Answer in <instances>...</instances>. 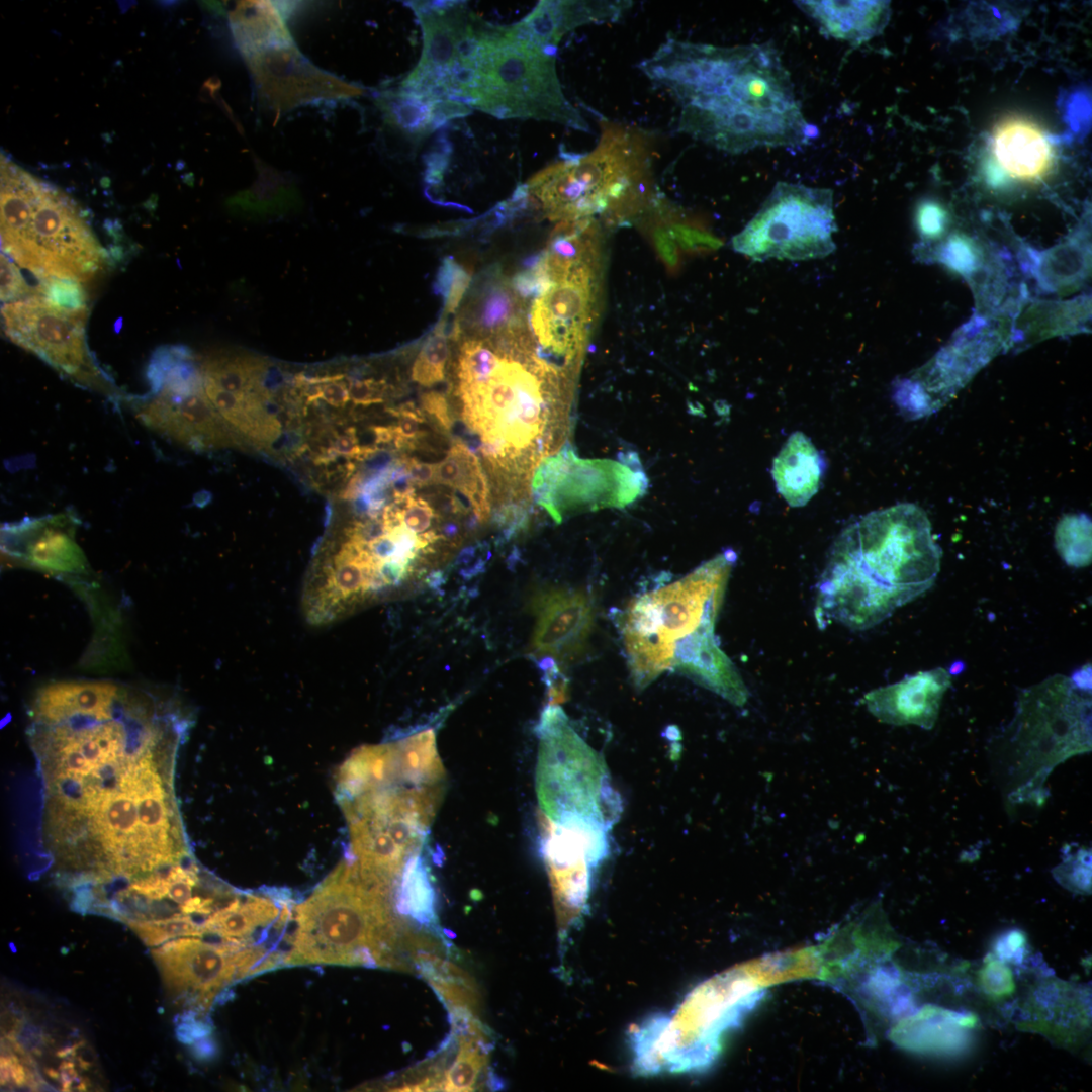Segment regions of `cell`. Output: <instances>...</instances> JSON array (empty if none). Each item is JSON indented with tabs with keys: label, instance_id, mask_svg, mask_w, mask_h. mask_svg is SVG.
I'll return each mask as SVG.
<instances>
[{
	"label": "cell",
	"instance_id": "obj_16",
	"mask_svg": "<svg viewBox=\"0 0 1092 1092\" xmlns=\"http://www.w3.org/2000/svg\"><path fill=\"white\" fill-rule=\"evenodd\" d=\"M259 103L279 117L314 101L358 97L364 89L314 66L289 42L244 58Z\"/></svg>",
	"mask_w": 1092,
	"mask_h": 1092
},
{
	"label": "cell",
	"instance_id": "obj_41",
	"mask_svg": "<svg viewBox=\"0 0 1092 1092\" xmlns=\"http://www.w3.org/2000/svg\"><path fill=\"white\" fill-rule=\"evenodd\" d=\"M978 981L982 991L991 999H1005L1015 991L1013 972L1004 961L993 954L984 959V966L978 972Z\"/></svg>",
	"mask_w": 1092,
	"mask_h": 1092
},
{
	"label": "cell",
	"instance_id": "obj_49",
	"mask_svg": "<svg viewBox=\"0 0 1092 1092\" xmlns=\"http://www.w3.org/2000/svg\"><path fill=\"white\" fill-rule=\"evenodd\" d=\"M423 410L432 416L445 430L453 428L446 397L439 392L430 391L421 396Z\"/></svg>",
	"mask_w": 1092,
	"mask_h": 1092
},
{
	"label": "cell",
	"instance_id": "obj_51",
	"mask_svg": "<svg viewBox=\"0 0 1092 1092\" xmlns=\"http://www.w3.org/2000/svg\"><path fill=\"white\" fill-rule=\"evenodd\" d=\"M470 280V274L460 266L449 288L448 294L444 299L445 311L447 313H453L458 308L469 286Z\"/></svg>",
	"mask_w": 1092,
	"mask_h": 1092
},
{
	"label": "cell",
	"instance_id": "obj_15",
	"mask_svg": "<svg viewBox=\"0 0 1092 1092\" xmlns=\"http://www.w3.org/2000/svg\"><path fill=\"white\" fill-rule=\"evenodd\" d=\"M599 254L578 259L549 276L535 297L531 334L542 355L577 371L597 312Z\"/></svg>",
	"mask_w": 1092,
	"mask_h": 1092
},
{
	"label": "cell",
	"instance_id": "obj_40",
	"mask_svg": "<svg viewBox=\"0 0 1092 1092\" xmlns=\"http://www.w3.org/2000/svg\"><path fill=\"white\" fill-rule=\"evenodd\" d=\"M128 925L149 946H158L184 936H200L201 933V923L185 914L164 919L129 921Z\"/></svg>",
	"mask_w": 1092,
	"mask_h": 1092
},
{
	"label": "cell",
	"instance_id": "obj_22",
	"mask_svg": "<svg viewBox=\"0 0 1092 1092\" xmlns=\"http://www.w3.org/2000/svg\"><path fill=\"white\" fill-rule=\"evenodd\" d=\"M671 670L742 707L749 693L736 667L721 650L714 628H702L673 645Z\"/></svg>",
	"mask_w": 1092,
	"mask_h": 1092
},
{
	"label": "cell",
	"instance_id": "obj_48",
	"mask_svg": "<svg viewBox=\"0 0 1092 1092\" xmlns=\"http://www.w3.org/2000/svg\"><path fill=\"white\" fill-rule=\"evenodd\" d=\"M651 240L665 267L670 271H676L679 265L677 245L666 225L654 226L651 231Z\"/></svg>",
	"mask_w": 1092,
	"mask_h": 1092
},
{
	"label": "cell",
	"instance_id": "obj_24",
	"mask_svg": "<svg viewBox=\"0 0 1092 1092\" xmlns=\"http://www.w3.org/2000/svg\"><path fill=\"white\" fill-rule=\"evenodd\" d=\"M630 5L629 1H539L517 25L536 42L557 49L568 31L589 23L616 21Z\"/></svg>",
	"mask_w": 1092,
	"mask_h": 1092
},
{
	"label": "cell",
	"instance_id": "obj_34",
	"mask_svg": "<svg viewBox=\"0 0 1092 1092\" xmlns=\"http://www.w3.org/2000/svg\"><path fill=\"white\" fill-rule=\"evenodd\" d=\"M435 466L436 483L450 486L464 493L471 503L473 513L480 520H486L489 517L488 485L474 453L459 441Z\"/></svg>",
	"mask_w": 1092,
	"mask_h": 1092
},
{
	"label": "cell",
	"instance_id": "obj_53",
	"mask_svg": "<svg viewBox=\"0 0 1092 1092\" xmlns=\"http://www.w3.org/2000/svg\"><path fill=\"white\" fill-rule=\"evenodd\" d=\"M321 398L332 406H345L350 400V395L348 387L345 382H343V378L322 384Z\"/></svg>",
	"mask_w": 1092,
	"mask_h": 1092
},
{
	"label": "cell",
	"instance_id": "obj_23",
	"mask_svg": "<svg viewBox=\"0 0 1092 1092\" xmlns=\"http://www.w3.org/2000/svg\"><path fill=\"white\" fill-rule=\"evenodd\" d=\"M978 1023L975 1014L926 1005L896 1026L892 1037L898 1044L917 1053L953 1055L967 1048L970 1031Z\"/></svg>",
	"mask_w": 1092,
	"mask_h": 1092
},
{
	"label": "cell",
	"instance_id": "obj_38",
	"mask_svg": "<svg viewBox=\"0 0 1092 1092\" xmlns=\"http://www.w3.org/2000/svg\"><path fill=\"white\" fill-rule=\"evenodd\" d=\"M449 354L445 323L441 321L423 344L412 367V379L423 386L443 381Z\"/></svg>",
	"mask_w": 1092,
	"mask_h": 1092
},
{
	"label": "cell",
	"instance_id": "obj_20",
	"mask_svg": "<svg viewBox=\"0 0 1092 1092\" xmlns=\"http://www.w3.org/2000/svg\"><path fill=\"white\" fill-rule=\"evenodd\" d=\"M531 608L536 616L535 654L569 662L583 653L594 624V606L587 594L545 589L534 596Z\"/></svg>",
	"mask_w": 1092,
	"mask_h": 1092
},
{
	"label": "cell",
	"instance_id": "obj_42",
	"mask_svg": "<svg viewBox=\"0 0 1092 1092\" xmlns=\"http://www.w3.org/2000/svg\"><path fill=\"white\" fill-rule=\"evenodd\" d=\"M666 228L675 244L686 252L707 253L722 245L717 237L694 223L675 222Z\"/></svg>",
	"mask_w": 1092,
	"mask_h": 1092
},
{
	"label": "cell",
	"instance_id": "obj_29",
	"mask_svg": "<svg viewBox=\"0 0 1092 1092\" xmlns=\"http://www.w3.org/2000/svg\"><path fill=\"white\" fill-rule=\"evenodd\" d=\"M255 162L257 179L250 188L229 200L232 211L250 220H262L300 209L302 199L293 178L259 158Z\"/></svg>",
	"mask_w": 1092,
	"mask_h": 1092
},
{
	"label": "cell",
	"instance_id": "obj_56",
	"mask_svg": "<svg viewBox=\"0 0 1092 1092\" xmlns=\"http://www.w3.org/2000/svg\"><path fill=\"white\" fill-rule=\"evenodd\" d=\"M444 582V574L441 571L433 572L428 577V583L435 588H438Z\"/></svg>",
	"mask_w": 1092,
	"mask_h": 1092
},
{
	"label": "cell",
	"instance_id": "obj_5",
	"mask_svg": "<svg viewBox=\"0 0 1092 1092\" xmlns=\"http://www.w3.org/2000/svg\"><path fill=\"white\" fill-rule=\"evenodd\" d=\"M0 174L3 254L40 283L81 284L101 271L106 252L70 196L3 153Z\"/></svg>",
	"mask_w": 1092,
	"mask_h": 1092
},
{
	"label": "cell",
	"instance_id": "obj_9",
	"mask_svg": "<svg viewBox=\"0 0 1092 1092\" xmlns=\"http://www.w3.org/2000/svg\"><path fill=\"white\" fill-rule=\"evenodd\" d=\"M831 550L851 561L900 606L934 584L942 554L926 513L910 503L863 516L843 530Z\"/></svg>",
	"mask_w": 1092,
	"mask_h": 1092
},
{
	"label": "cell",
	"instance_id": "obj_43",
	"mask_svg": "<svg viewBox=\"0 0 1092 1092\" xmlns=\"http://www.w3.org/2000/svg\"><path fill=\"white\" fill-rule=\"evenodd\" d=\"M916 223L922 236L928 239L937 238L945 231L948 223V213L941 204L926 200L920 203L917 208Z\"/></svg>",
	"mask_w": 1092,
	"mask_h": 1092
},
{
	"label": "cell",
	"instance_id": "obj_28",
	"mask_svg": "<svg viewBox=\"0 0 1092 1092\" xmlns=\"http://www.w3.org/2000/svg\"><path fill=\"white\" fill-rule=\"evenodd\" d=\"M282 903L262 895L234 898L217 908L201 923V938L211 942L248 944L259 929L277 923Z\"/></svg>",
	"mask_w": 1092,
	"mask_h": 1092
},
{
	"label": "cell",
	"instance_id": "obj_4",
	"mask_svg": "<svg viewBox=\"0 0 1092 1092\" xmlns=\"http://www.w3.org/2000/svg\"><path fill=\"white\" fill-rule=\"evenodd\" d=\"M597 147L571 154L534 175L529 201L552 221L583 218L622 224L653 201L652 149L646 132L604 120Z\"/></svg>",
	"mask_w": 1092,
	"mask_h": 1092
},
{
	"label": "cell",
	"instance_id": "obj_6",
	"mask_svg": "<svg viewBox=\"0 0 1092 1092\" xmlns=\"http://www.w3.org/2000/svg\"><path fill=\"white\" fill-rule=\"evenodd\" d=\"M390 888L363 875L353 861L339 864L309 898L293 906L295 929L283 964L400 967Z\"/></svg>",
	"mask_w": 1092,
	"mask_h": 1092
},
{
	"label": "cell",
	"instance_id": "obj_19",
	"mask_svg": "<svg viewBox=\"0 0 1092 1092\" xmlns=\"http://www.w3.org/2000/svg\"><path fill=\"white\" fill-rule=\"evenodd\" d=\"M246 944L179 937L152 950L167 987L196 994L204 1007L216 992L237 980L235 951Z\"/></svg>",
	"mask_w": 1092,
	"mask_h": 1092
},
{
	"label": "cell",
	"instance_id": "obj_52",
	"mask_svg": "<svg viewBox=\"0 0 1092 1092\" xmlns=\"http://www.w3.org/2000/svg\"><path fill=\"white\" fill-rule=\"evenodd\" d=\"M406 471L415 485L426 486L436 483V466L418 461L415 458H404Z\"/></svg>",
	"mask_w": 1092,
	"mask_h": 1092
},
{
	"label": "cell",
	"instance_id": "obj_8",
	"mask_svg": "<svg viewBox=\"0 0 1092 1092\" xmlns=\"http://www.w3.org/2000/svg\"><path fill=\"white\" fill-rule=\"evenodd\" d=\"M736 559L726 550L681 579L633 599L619 619L627 660L658 674L671 670L674 643L714 628Z\"/></svg>",
	"mask_w": 1092,
	"mask_h": 1092
},
{
	"label": "cell",
	"instance_id": "obj_21",
	"mask_svg": "<svg viewBox=\"0 0 1092 1092\" xmlns=\"http://www.w3.org/2000/svg\"><path fill=\"white\" fill-rule=\"evenodd\" d=\"M942 667L913 675L864 695L863 704L879 721L896 726L915 725L930 730L938 718L942 698L950 687Z\"/></svg>",
	"mask_w": 1092,
	"mask_h": 1092
},
{
	"label": "cell",
	"instance_id": "obj_26",
	"mask_svg": "<svg viewBox=\"0 0 1092 1092\" xmlns=\"http://www.w3.org/2000/svg\"><path fill=\"white\" fill-rule=\"evenodd\" d=\"M827 36L851 44L868 41L882 31L890 16L886 1H797Z\"/></svg>",
	"mask_w": 1092,
	"mask_h": 1092
},
{
	"label": "cell",
	"instance_id": "obj_47",
	"mask_svg": "<svg viewBox=\"0 0 1092 1092\" xmlns=\"http://www.w3.org/2000/svg\"><path fill=\"white\" fill-rule=\"evenodd\" d=\"M350 399L355 404L370 405L383 401L385 381L375 379L353 380L348 387Z\"/></svg>",
	"mask_w": 1092,
	"mask_h": 1092
},
{
	"label": "cell",
	"instance_id": "obj_27",
	"mask_svg": "<svg viewBox=\"0 0 1092 1092\" xmlns=\"http://www.w3.org/2000/svg\"><path fill=\"white\" fill-rule=\"evenodd\" d=\"M826 466L804 433H792L772 462L777 491L791 507L805 506L819 490Z\"/></svg>",
	"mask_w": 1092,
	"mask_h": 1092
},
{
	"label": "cell",
	"instance_id": "obj_32",
	"mask_svg": "<svg viewBox=\"0 0 1092 1092\" xmlns=\"http://www.w3.org/2000/svg\"><path fill=\"white\" fill-rule=\"evenodd\" d=\"M283 17L274 2H239L230 13V24L243 58L292 42Z\"/></svg>",
	"mask_w": 1092,
	"mask_h": 1092
},
{
	"label": "cell",
	"instance_id": "obj_57",
	"mask_svg": "<svg viewBox=\"0 0 1092 1092\" xmlns=\"http://www.w3.org/2000/svg\"><path fill=\"white\" fill-rule=\"evenodd\" d=\"M459 531V526L453 522L446 523L443 526V534L448 537L455 536Z\"/></svg>",
	"mask_w": 1092,
	"mask_h": 1092
},
{
	"label": "cell",
	"instance_id": "obj_37",
	"mask_svg": "<svg viewBox=\"0 0 1092 1092\" xmlns=\"http://www.w3.org/2000/svg\"><path fill=\"white\" fill-rule=\"evenodd\" d=\"M482 1033L475 1030L460 1040L459 1052L439 1087L445 1091H471L484 1069L487 1055L481 1044Z\"/></svg>",
	"mask_w": 1092,
	"mask_h": 1092
},
{
	"label": "cell",
	"instance_id": "obj_33",
	"mask_svg": "<svg viewBox=\"0 0 1092 1092\" xmlns=\"http://www.w3.org/2000/svg\"><path fill=\"white\" fill-rule=\"evenodd\" d=\"M438 99L398 87L379 92L376 103L387 125L418 139L441 126L436 111Z\"/></svg>",
	"mask_w": 1092,
	"mask_h": 1092
},
{
	"label": "cell",
	"instance_id": "obj_12",
	"mask_svg": "<svg viewBox=\"0 0 1092 1092\" xmlns=\"http://www.w3.org/2000/svg\"><path fill=\"white\" fill-rule=\"evenodd\" d=\"M836 229L831 190L779 182L732 247L754 261L823 258Z\"/></svg>",
	"mask_w": 1092,
	"mask_h": 1092
},
{
	"label": "cell",
	"instance_id": "obj_44",
	"mask_svg": "<svg viewBox=\"0 0 1092 1092\" xmlns=\"http://www.w3.org/2000/svg\"><path fill=\"white\" fill-rule=\"evenodd\" d=\"M1 301H13L26 296L32 290L23 279L16 264L1 253Z\"/></svg>",
	"mask_w": 1092,
	"mask_h": 1092
},
{
	"label": "cell",
	"instance_id": "obj_58",
	"mask_svg": "<svg viewBox=\"0 0 1092 1092\" xmlns=\"http://www.w3.org/2000/svg\"><path fill=\"white\" fill-rule=\"evenodd\" d=\"M964 669H965V663L962 662V661H956L950 665L948 673L950 675H956V674L961 673Z\"/></svg>",
	"mask_w": 1092,
	"mask_h": 1092
},
{
	"label": "cell",
	"instance_id": "obj_35",
	"mask_svg": "<svg viewBox=\"0 0 1092 1092\" xmlns=\"http://www.w3.org/2000/svg\"><path fill=\"white\" fill-rule=\"evenodd\" d=\"M397 894V906L405 914L423 923L435 918V893L423 857L414 853L405 862Z\"/></svg>",
	"mask_w": 1092,
	"mask_h": 1092
},
{
	"label": "cell",
	"instance_id": "obj_25",
	"mask_svg": "<svg viewBox=\"0 0 1092 1092\" xmlns=\"http://www.w3.org/2000/svg\"><path fill=\"white\" fill-rule=\"evenodd\" d=\"M992 148L1001 170L1018 180H1039L1053 162L1048 135L1036 124L1022 118L1000 123L994 131Z\"/></svg>",
	"mask_w": 1092,
	"mask_h": 1092
},
{
	"label": "cell",
	"instance_id": "obj_39",
	"mask_svg": "<svg viewBox=\"0 0 1092 1092\" xmlns=\"http://www.w3.org/2000/svg\"><path fill=\"white\" fill-rule=\"evenodd\" d=\"M1062 861L1053 869L1056 881L1077 894L1091 893V848L1085 845L1064 846Z\"/></svg>",
	"mask_w": 1092,
	"mask_h": 1092
},
{
	"label": "cell",
	"instance_id": "obj_46",
	"mask_svg": "<svg viewBox=\"0 0 1092 1092\" xmlns=\"http://www.w3.org/2000/svg\"><path fill=\"white\" fill-rule=\"evenodd\" d=\"M400 507L402 524L416 534H422L431 526L435 517L433 508L425 499L413 496Z\"/></svg>",
	"mask_w": 1092,
	"mask_h": 1092
},
{
	"label": "cell",
	"instance_id": "obj_1",
	"mask_svg": "<svg viewBox=\"0 0 1092 1092\" xmlns=\"http://www.w3.org/2000/svg\"><path fill=\"white\" fill-rule=\"evenodd\" d=\"M639 69L678 103V130L719 150L796 147L812 138L771 44L717 47L668 37Z\"/></svg>",
	"mask_w": 1092,
	"mask_h": 1092
},
{
	"label": "cell",
	"instance_id": "obj_17",
	"mask_svg": "<svg viewBox=\"0 0 1092 1092\" xmlns=\"http://www.w3.org/2000/svg\"><path fill=\"white\" fill-rule=\"evenodd\" d=\"M422 29L423 49L401 88L443 98L444 84L471 35L478 16L461 1H411Z\"/></svg>",
	"mask_w": 1092,
	"mask_h": 1092
},
{
	"label": "cell",
	"instance_id": "obj_10",
	"mask_svg": "<svg viewBox=\"0 0 1092 1092\" xmlns=\"http://www.w3.org/2000/svg\"><path fill=\"white\" fill-rule=\"evenodd\" d=\"M539 738L536 792L544 821L609 829L620 811L600 755L549 704L535 727Z\"/></svg>",
	"mask_w": 1092,
	"mask_h": 1092
},
{
	"label": "cell",
	"instance_id": "obj_55",
	"mask_svg": "<svg viewBox=\"0 0 1092 1092\" xmlns=\"http://www.w3.org/2000/svg\"><path fill=\"white\" fill-rule=\"evenodd\" d=\"M478 550L479 544L462 549L455 560V564L463 566L462 568L472 564Z\"/></svg>",
	"mask_w": 1092,
	"mask_h": 1092
},
{
	"label": "cell",
	"instance_id": "obj_14",
	"mask_svg": "<svg viewBox=\"0 0 1092 1092\" xmlns=\"http://www.w3.org/2000/svg\"><path fill=\"white\" fill-rule=\"evenodd\" d=\"M87 315V305L62 302L38 286L1 306L3 331L11 342L78 383L103 386L109 379L88 349Z\"/></svg>",
	"mask_w": 1092,
	"mask_h": 1092
},
{
	"label": "cell",
	"instance_id": "obj_2",
	"mask_svg": "<svg viewBox=\"0 0 1092 1092\" xmlns=\"http://www.w3.org/2000/svg\"><path fill=\"white\" fill-rule=\"evenodd\" d=\"M527 326L465 338L457 395L466 427L493 465L535 471L562 437L575 372L546 360Z\"/></svg>",
	"mask_w": 1092,
	"mask_h": 1092
},
{
	"label": "cell",
	"instance_id": "obj_36",
	"mask_svg": "<svg viewBox=\"0 0 1092 1092\" xmlns=\"http://www.w3.org/2000/svg\"><path fill=\"white\" fill-rule=\"evenodd\" d=\"M1091 519L1083 513L1066 514L1059 520L1055 547L1067 565L1081 568L1091 563Z\"/></svg>",
	"mask_w": 1092,
	"mask_h": 1092
},
{
	"label": "cell",
	"instance_id": "obj_7",
	"mask_svg": "<svg viewBox=\"0 0 1092 1092\" xmlns=\"http://www.w3.org/2000/svg\"><path fill=\"white\" fill-rule=\"evenodd\" d=\"M1009 775L1008 800L1043 803L1050 772L1066 759L1091 750V698L1069 677L1055 674L1023 689L1005 732Z\"/></svg>",
	"mask_w": 1092,
	"mask_h": 1092
},
{
	"label": "cell",
	"instance_id": "obj_30",
	"mask_svg": "<svg viewBox=\"0 0 1092 1092\" xmlns=\"http://www.w3.org/2000/svg\"><path fill=\"white\" fill-rule=\"evenodd\" d=\"M525 300L498 272L487 278L455 327L476 336H488L525 324Z\"/></svg>",
	"mask_w": 1092,
	"mask_h": 1092
},
{
	"label": "cell",
	"instance_id": "obj_54",
	"mask_svg": "<svg viewBox=\"0 0 1092 1092\" xmlns=\"http://www.w3.org/2000/svg\"><path fill=\"white\" fill-rule=\"evenodd\" d=\"M1091 664L1086 663L1075 670L1069 679L1077 691L1091 695Z\"/></svg>",
	"mask_w": 1092,
	"mask_h": 1092
},
{
	"label": "cell",
	"instance_id": "obj_11",
	"mask_svg": "<svg viewBox=\"0 0 1092 1092\" xmlns=\"http://www.w3.org/2000/svg\"><path fill=\"white\" fill-rule=\"evenodd\" d=\"M442 794L443 785L397 782L339 801L353 861L366 874L393 882L424 844Z\"/></svg>",
	"mask_w": 1092,
	"mask_h": 1092
},
{
	"label": "cell",
	"instance_id": "obj_3",
	"mask_svg": "<svg viewBox=\"0 0 1092 1092\" xmlns=\"http://www.w3.org/2000/svg\"><path fill=\"white\" fill-rule=\"evenodd\" d=\"M556 51L530 38L517 23L494 26L480 18L448 76L446 97L498 118L545 120L589 131L562 91Z\"/></svg>",
	"mask_w": 1092,
	"mask_h": 1092
},
{
	"label": "cell",
	"instance_id": "obj_13",
	"mask_svg": "<svg viewBox=\"0 0 1092 1092\" xmlns=\"http://www.w3.org/2000/svg\"><path fill=\"white\" fill-rule=\"evenodd\" d=\"M147 378L149 392L133 402L143 425L198 451L222 443L220 415L205 394L201 371L188 348H159L150 359Z\"/></svg>",
	"mask_w": 1092,
	"mask_h": 1092
},
{
	"label": "cell",
	"instance_id": "obj_50",
	"mask_svg": "<svg viewBox=\"0 0 1092 1092\" xmlns=\"http://www.w3.org/2000/svg\"><path fill=\"white\" fill-rule=\"evenodd\" d=\"M1026 944L1022 931L1014 929L1001 936L995 945V951L1002 961H1014L1022 956Z\"/></svg>",
	"mask_w": 1092,
	"mask_h": 1092
},
{
	"label": "cell",
	"instance_id": "obj_31",
	"mask_svg": "<svg viewBox=\"0 0 1092 1092\" xmlns=\"http://www.w3.org/2000/svg\"><path fill=\"white\" fill-rule=\"evenodd\" d=\"M402 782L394 742L357 748L337 774L338 800Z\"/></svg>",
	"mask_w": 1092,
	"mask_h": 1092
},
{
	"label": "cell",
	"instance_id": "obj_45",
	"mask_svg": "<svg viewBox=\"0 0 1092 1092\" xmlns=\"http://www.w3.org/2000/svg\"><path fill=\"white\" fill-rule=\"evenodd\" d=\"M943 257L947 265L961 273L972 271L978 259L975 245L959 235L948 241Z\"/></svg>",
	"mask_w": 1092,
	"mask_h": 1092
},
{
	"label": "cell",
	"instance_id": "obj_18",
	"mask_svg": "<svg viewBox=\"0 0 1092 1092\" xmlns=\"http://www.w3.org/2000/svg\"><path fill=\"white\" fill-rule=\"evenodd\" d=\"M79 518L73 510L25 517L1 527V551L6 559L52 575L84 574L87 558L75 539Z\"/></svg>",
	"mask_w": 1092,
	"mask_h": 1092
}]
</instances>
